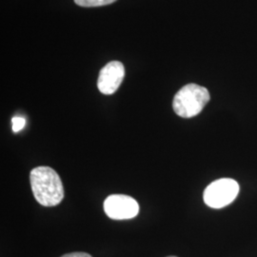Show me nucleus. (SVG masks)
Returning <instances> with one entry per match:
<instances>
[{
  "instance_id": "obj_1",
  "label": "nucleus",
  "mask_w": 257,
  "mask_h": 257,
  "mask_svg": "<svg viewBox=\"0 0 257 257\" xmlns=\"http://www.w3.org/2000/svg\"><path fill=\"white\" fill-rule=\"evenodd\" d=\"M30 181L34 196L40 205L54 207L63 200V184L54 169L44 166L33 169Z\"/></svg>"
},
{
  "instance_id": "obj_2",
  "label": "nucleus",
  "mask_w": 257,
  "mask_h": 257,
  "mask_svg": "<svg viewBox=\"0 0 257 257\" xmlns=\"http://www.w3.org/2000/svg\"><path fill=\"white\" fill-rule=\"evenodd\" d=\"M210 99V92L205 87L191 83L176 92L173 108L180 117L191 118L199 114Z\"/></svg>"
},
{
  "instance_id": "obj_3",
  "label": "nucleus",
  "mask_w": 257,
  "mask_h": 257,
  "mask_svg": "<svg viewBox=\"0 0 257 257\" xmlns=\"http://www.w3.org/2000/svg\"><path fill=\"white\" fill-rule=\"evenodd\" d=\"M239 185L231 178H221L210 184L203 194L204 202L212 209L224 208L238 195Z\"/></svg>"
},
{
  "instance_id": "obj_4",
  "label": "nucleus",
  "mask_w": 257,
  "mask_h": 257,
  "mask_svg": "<svg viewBox=\"0 0 257 257\" xmlns=\"http://www.w3.org/2000/svg\"><path fill=\"white\" fill-rule=\"evenodd\" d=\"M104 211L113 220L132 219L139 212L136 199L125 194H112L104 201Z\"/></svg>"
},
{
  "instance_id": "obj_5",
  "label": "nucleus",
  "mask_w": 257,
  "mask_h": 257,
  "mask_svg": "<svg viewBox=\"0 0 257 257\" xmlns=\"http://www.w3.org/2000/svg\"><path fill=\"white\" fill-rule=\"evenodd\" d=\"M125 76L124 65L119 61H111L102 68L97 87L103 94L110 95L118 90Z\"/></svg>"
},
{
  "instance_id": "obj_6",
  "label": "nucleus",
  "mask_w": 257,
  "mask_h": 257,
  "mask_svg": "<svg viewBox=\"0 0 257 257\" xmlns=\"http://www.w3.org/2000/svg\"><path fill=\"white\" fill-rule=\"evenodd\" d=\"M116 0H74V2L80 7H100L109 5Z\"/></svg>"
},
{
  "instance_id": "obj_7",
  "label": "nucleus",
  "mask_w": 257,
  "mask_h": 257,
  "mask_svg": "<svg viewBox=\"0 0 257 257\" xmlns=\"http://www.w3.org/2000/svg\"><path fill=\"white\" fill-rule=\"evenodd\" d=\"M12 125H13V131L14 133H19L26 125V119L21 116H15L12 119Z\"/></svg>"
},
{
  "instance_id": "obj_8",
  "label": "nucleus",
  "mask_w": 257,
  "mask_h": 257,
  "mask_svg": "<svg viewBox=\"0 0 257 257\" xmlns=\"http://www.w3.org/2000/svg\"><path fill=\"white\" fill-rule=\"evenodd\" d=\"M61 257H92L90 254L86 253V252H71V253H67Z\"/></svg>"
},
{
  "instance_id": "obj_9",
  "label": "nucleus",
  "mask_w": 257,
  "mask_h": 257,
  "mask_svg": "<svg viewBox=\"0 0 257 257\" xmlns=\"http://www.w3.org/2000/svg\"><path fill=\"white\" fill-rule=\"evenodd\" d=\"M169 257H176V256H169Z\"/></svg>"
}]
</instances>
